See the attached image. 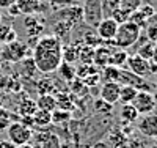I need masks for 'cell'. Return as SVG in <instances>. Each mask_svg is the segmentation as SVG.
<instances>
[{"mask_svg": "<svg viewBox=\"0 0 157 148\" xmlns=\"http://www.w3.org/2000/svg\"><path fill=\"white\" fill-rule=\"evenodd\" d=\"M129 54L126 50H118V52H112L110 58H109V65L107 66H115V68H121L124 63H127Z\"/></svg>", "mask_w": 157, "mask_h": 148, "instance_id": "cell-16", "label": "cell"}, {"mask_svg": "<svg viewBox=\"0 0 157 148\" xmlns=\"http://www.w3.org/2000/svg\"><path fill=\"white\" fill-rule=\"evenodd\" d=\"M140 2L141 0H120L118 8H120L121 11H124V13H127V14H130V13H134L135 10H138Z\"/></svg>", "mask_w": 157, "mask_h": 148, "instance_id": "cell-21", "label": "cell"}, {"mask_svg": "<svg viewBox=\"0 0 157 148\" xmlns=\"http://www.w3.org/2000/svg\"><path fill=\"white\" fill-rule=\"evenodd\" d=\"M137 93L138 90L134 88V87H130V85H121L120 88V101L121 104H132L135 96H137Z\"/></svg>", "mask_w": 157, "mask_h": 148, "instance_id": "cell-12", "label": "cell"}, {"mask_svg": "<svg viewBox=\"0 0 157 148\" xmlns=\"http://www.w3.org/2000/svg\"><path fill=\"white\" fill-rule=\"evenodd\" d=\"M71 115L68 112H64V110H54L52 112V122H64V120H68Z\"/></svg>", "mask_w": 157, "mask_h": 148, "instance_id": "cell-27", "label": "cell"}, {"mask_svg": "<svg viewBox=\"0 0 157 148\" xmlns=\"http://www.w3.org/2000/svg\"><path fill=\"white\" fill-rule=\"evenodd\" d=\"M154 50H155L154 43H146L145 46H141V49L138 50V55L143 57L145 60H148V58H152L154 57Z\"/></svg>", "mask_w": 157, "mask_h": 148, "instance_id": "cell-25", "label": "cell"}, {"mask_svg": "<svg viewBox=\"0 0 157 148\" xmlns=\"http://www.w3.org/2000/svg\"><path fill=\"white\" fill-rule=\"evenodd\" d=\"M25 29H27L30 36H35V35H39V32L44 29V24L43 22L39 24L38 18H27L25 19Z\"/></svg>", "mask_w": 157, "mask_h": 148, "instance_id": "cell-20", "label": "cell"}, {"mask_svg": "<svg viewBox=\"0 0 157 148\" xmlns=\"http://www.w3.org/2000/svg\"><path fill=\"white\" fill-rule=\"evenodd\" d=\"M41 148H61V140L55 132H50L47 139L41 143Z\"/></svg>", "mask_w": 157, "mask_h": 148, "instance_id": "cell-22", "label": "cell"}, {"mask_svg": "<svg viewBox=\"0 0 157 148\" xmlns=\"http://www.w3.org/2000/svg\"><path fill=\"white\" fill-rule=\"evenodd\" d=\"M33 63L38 71L54 73L63 63L61 58V43L57 36H43L38 39L33 50Z\"/></svg>", "mask_w": 157, "mask_h": 148, "instance_id": "cell-1", "label": "cell"}, {"mask_svg": "<svg viewBox=\"0 0 157 148\" xmlns=\"http://www.w3.org/2000/svg\"><path fill=\"white\" fill-rule=\"evenodd\" d=\"M127 65H129V71L135 76H138V77H145V76L149 74V62L145 60L143 57H140L138 54L129 55Z\"/></svg>", "mask_w": 157, "mask_h": 148, "instance_id": "cell-8", "label": "cell"}, {"mask_svg": "<svg viewBox=\"0 0 157 148\" xmlns=\"http://www.w3.org/2000/svg\"><path fill=\"white\" fill-rule=\"evenodd\" d=\"M36 101H33V99H25V101H22L21 104H19V109H17V112H19V115L21 117H32L35 112H36Z\"/></svg>", "mask_w": 157, "mask_h": 148, "instance_id": "cell-18", "label": "cell"}, {"mask_svg": "<svg viewBox=\"0 0 157 148\" xmlns=\"http://www.w3.org/2000/svg\"><path fill=\"white\" fill-rule=\"evenodd\" d=\"M6 134H8V140L11 143H14L16 146H19V145L30 143L33 129L29 128V126H25V125H22L21 122H14V123L8 125Z\"/></svg>", "mask_w": 157, "mask_h": 148, "instance_id": "cell-3", "label": "cell"}, {"mask_svg": "<svg viewBox=\"0 0 157 148\" xmlns=\"http://www.w3.org/2000/svg\"><path fill=\"white\" fill-rule=\"evenodd\" d=\"M60 73H61V76L66 79V80H72L74 79V76H75V70L72 68V65L71 63H66V62H63L61 65H60Z\"/></svg>", "mask_w": 157, "mask_h": 148, "instance_id": "cell-24", "label": "cell"}, {"mask_svg": "<svg viewBox=\"0 0 157 148\" xmlns=\"http://www.w3.org/2000/svg\"><path fill=\"white\" fill-rule=\"evenodd\" d=\"M32 122L33 126H47L49 123H52V112L36 109V112L32 115Z\"/></svg>", "mask_w": 157, "mask_h": 148, "instance_id": "cell-13", "label": "cell"}, {"mask_svg": "<svg viewBox=\"0 0 157 148\" xmlns=\"http://www.w3.org/2000/svg\"><path fill=\"white\" fill-rule=\"evenodd\" d=\"M19 10L21 14H33V13L39 11V6H41V0H16L14 3Z\"/></svg>", "mask_w": 157, "mask_h": 148, "instance_id": "cell-10", "label": "cell"}, {"mask_svg": "<svg viewBox=\"0 0 157 148\" xmlns=\"http://www.w3.org/2000/svg\"><path fill=\"white\" fill-rule=\"evenodd\" d=\"M83 10V16L88 24L96 27L102 19V0H86Z\"/></svg>", "mask_w": 157, "mask_h": 148, "instance_id": "cell-5", "label": "cell"}, {"mask_svg": "<svg viewBox=\"0 0 157 148\" xmlns=\"http://www.w3.org/2000/svg\"><path fill=\"white\" fill-rule=\"evenodd\" d=\"M0 148H16V145L10 140H0Z\"/></svg>", "mask_w": 157, "mask_h": 148, "instance_id": "cell-29", "label": "cell"}, {"mask_svg": "<svg viewBox=\"0 0 157 148\" xmlns=\"http://www.w3.org/2000/svg\"><path fill=\"white\" fill-rule=\"evenodd\" d=\"M118 24L113 18H102L101 22L96 25V33L104 41H113V38L118 32Z\"/></svg>", "mask_w": 157, "mask_h": 148, "instance_id": "cell-6", "label": "cell"}, {"mask_svg": "<svg viewBox=\"0 0 157 148\" xmlns=\"http://www.w3.org/2000/svg\"><path fill=\"white\" fill-rule=\"evenodd\" d=\"M0 41L8 44V43H13L16 41V32L11 25H6V24H0Z\"/></svg>", "mask_w": 157, "mask_h": 148, "instance_id": "cell-17", "label": "cell"}, {"mask_svg": "<svg viewBox=\"0 0 157 148\" xmlns=\"http://www.w3.org/2000/svg\"><path fill=\"white\" fill-rule=\"evenodd\" d=\"M120 71H121V68H115V66H105V70H104V79H105V82H118Z\"/></svg>", "mask_w": 157, "mask_h": 148, "instance_id": "cell-23", "label": "cell"}, {"mask_svg": "<svg viewBox=\"0 0 157 148\" xmlns=\"http://www.w3.org/2000/svg\"><path fill=\"white\" fill-rule=\"evenodd\" d=\"M120 88L121 85L118 82H104L101 88V99L110 106L118 102V99H120Z\"/></svg>", "mask_w": 157, "mask_h": 148, "instance_id": "cell-9", "label": "cell"}, {"mask_svg": "<svg viewBox=\"0 0 157 148\" xmlns=\"http://www.w3.org/2000/svg\"><path fill=\"white\" fill-rule=\"evenodd\" d=\"M16 148H35L32 143H25V145H19V146H16Z\"/></svg>", "mask_w": 157, "mask_h": 148, "instance_id": "cell-31", "label": "cell"}, {"mask_svg": "<svg viewBox=\"0 0 157 148\" xmlns=\"http://www.w3.org/2000/svg\"><path fill=\"white\" fill-rule=\"evenodd\" d=\"M78 49L77 46H64L61 47V58L66 63H72L75 60H78Z\"/></svg>", "mask_w": 157, "mask_h": 148, "instance_id": "cell-19", "label": "cell"}, {"mask_svg": "<svg viewBox=\"0 0 157 148\" xmlns=\"http://www.w3.org/2000/svg\"><path fill=\"white\" fill-rule=\"evenodd\" d=\"M36 107L38 109H41V110H47V112H54L55 110V98L52 96V95H41L38 98L36 101Z\"/></svg>", "mask_w": 157, "mask_h": 148, "instance_id": "cell-14", "label": "cell"}, {"mask_svg": "<svg viewBox=\"0 0 157 148\" xmlns=\"http://www.w3.org/2000/svg\"><path fill=\"white\" fill-rule=\"evenodd\" d=\"M25 55H27V46L19 41H13V43L5 44V47L2 50V57L10 62H21V60H24Z\"/></svg>", "mask_w": 157, "mask_h": 148, "instance_id": "cell-7", "label": "cell"}, {"mask_svg": "<svg viewBox=\"0 0 157 148\" xmlns=\"http://www.w3.org/2000/svg\"><path fill=\"white\" fill-rule=\"evenodd\" d=\"M140 131L146 136H157V115H145V118L140 123Z\"/></svg>", "mask_w": 157, "mask_h": 148, "instance_id": "cell-11", "label": "cell"}, {"mask_svg": "<svg viewBox=\"0 0 157 148\" xmlns=\"http://www.w3.org/2000/svg\"><path fill=\"white\" fill-rule=\"evenodd\" d=\"M140 39V25L134 24L132 21H124L118 25V32L113 38V41L118 47L127 49L132 47Z\"/></svg>", "mask_w": 157, "mask_h": 148, "instance_id": "cell-2", "label": "cell"}, {"mask_svg": "<svg viewBox=\"0 0 157 148\" xmlns=\"http://www.w3.org/2000/svg\"><path fill=\"white\" fill-rule=\"evenodd\" d=\"M8 13H10L11 16H19V14H21V13H19V10H17V6H16V5H11V6L8 8Z\"/></svg>", "mask_w": 157, "mask_h": 148, "instance_id": "cell-30", "label": "cell"}, {"mask_svg": "<svg viewBox=\"0 0 157 148\" xmlns=\"http://www.w3.org/2000/svg\"><path fill=\"white\" fill-rule=\"evenodd\" d=\"M132 106L137 109L138 115H148V114H152L154 107L157 106V101L151 91H138Z\"/></svg>", "mask_w": 157, "mask_h": 148, "instance_id": "cell-4", "label": "cell"}, {"mask_svg": "<svg viewBox=\"0 0 157 148\" xmlns=\"http://www.w3.org/2000/svg\"><path fill=\"white\" fill-rule=\"evenodd\" d=\"M120 115H121V120H124V122H129V123L137 122L138 117H140L138 112H137V109H135L132 104H123Z\"/></svg>", "mask_w": 157, "mask_h": 148, "instance_id": "cell-15", "label": "cell"}, {"mask_svg": "<svg viewBox=\"0 0 157 148\" xmlns=\"http://www.w3.org/2000/svg\"><path fill=\"white\" fill-rule=\"evenodd\" d=\"M14 3H16V0H0V8H10Z\"/></svg>", "mask_w": 157, "mask_h": 148, "instance_id": "cell-28", "label": "cell"}, {"mask_svg": "<svg viewBox=\"0 0 157 148\" xmlns=\"http://www.w3.org/2000/svg\"><path fill=\"white\" fill-rule=\"evenodd\" d=\"M78 58H80L82 62H85V63L93 62V58H94V50L90 49V46L86 44L82 50H78Z\"/></svg>", "mask_w": 157, "mask_h": 148, "instance_id": "cell-26", "label": "cell"}]
</instances>
